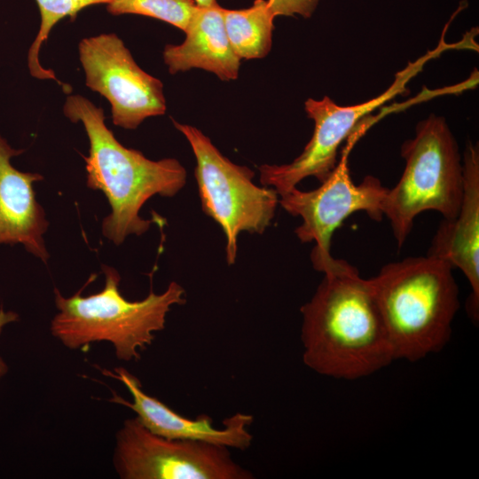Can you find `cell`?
I'll return each instance as SVG.
<instances>
[{
    "label": "cell",
    "instance_id": "obj_14",
    "mask_svg": "<svg viewBox=\"0 0 479 479\" xmlns=\"http://www.w3.org/2000/svg\"><path fill=\"white\" fill-rule=\"evenodd\" d=\"M185 33L181 44H168L163 51V59L171 75L200 68L223 81L237 79L241 59L228 40L223 7L218 4L208 7L197 5Z\"/></svg>",
    "mask_w": 479,
    "mask_h": 479
},
{
    "label": "cell",
    "instance_id": "obj_1",
    "mask_svg": "<svg viewBox=\"0 0 479 479\" xmlns=\"http://www.w3.org/2000/svg\"><path fill=\"white\" fill-rule=\"evenodd\" d=\"M310 258L324 278L300 310L304 365L344 380L369 376L389 365L395 358L370 279L331 254Z\"/></svg>",
    "mask_w": 479,
    "mask_h": 479
},
{
    "label": "cell",
    "instance_id": "obj_16",
    "mask_svg": "<svg viewBox=\"0 0 479 479\" xmlns=\"http://www.w3.org/2000/svg\"><path fill=\"white\" fill-rule=\"evenodd\" d=\"M110 0H35L41 16L40 28L27 54V65L32 76L38 79L58 81L51 69L43 68L39 62L42 43L47 40L52 27L65 18L74 20L83 9L107 4Z\"/></svg>",
    "mask_w": 479,
    "mask_h": 479
},
{
    "label": "cell",
    "instance_id": "obj_18",
    "mask_svg": "<svg viewBox=\"0 0 479 479\" xmlns=\"http://www.w3.org/2000/svg\"><path fill=\"white\" fill-rule=\"evenodd\" d=\"M319 0H267L269 9L274 17L299 14L310 18L316 10Z\"/></svg>",
    "mask_w": 479,
    "mask_h": 479
},
{
    "label": "cell",
    "instance_id": "obj_11",
    "mask_svg": "<svg viewBox=\"0 0 479 479\" xmlns=\"http://www.w3.org/2000/svg\"><path fill=\"white\" fill-rule=\"evenodd\" d=\"M102 373L121 381L131 396V402L114 391L111 402L124 405L136 413L137 419L151 432L171 439L200 441L241 451L248 449L253 441L249 428L254 421L250 414L237 412L223 420L216 428L211 417L201 414L189 419L178 414L154 397L142 389L139 380L123 367L114 371L103 369Z\"/></svg>",
    "mask_w": 479,
    "mask_h": 479
},
{
    "label": "cell",
    "instance_id": "obj_19",
    "mask_svg": "<svg viewBox=\"0 0 479 479\" xmlns=\"http://www.w3.org/2000/svg\"><path fill=\"white\" fill-rule=\"evenodd\" d=\"M19 320L18 313L12 310H4L3 306L0 307V335L5 326ZM8 365L0 357V380L7 373Z\"/></svg>",
    "mask_w": 479,
    "mask_h": 479
},
{
    "label": "cell",
    "instance_id": "obj_10",
    "mask_svg": "<svg viewBox=\"0 0 479 479\" xmlns=\"http://www.w3.org/2000/svg\"><path fill=\"white\" fill-rule=\"evenodd\" d=\"M354 140L350 139L341 161L318 188L301 191L294 187L279 194L281 207L302 220L295 229L298 239L303 243L316 242L310 255L330 254L334 231L351 214L365 211L375 221L383 216L382 206L389 188L373 176H366L359 185L350 177L348 156Z\"/></svg>",
    "mask_w": 479,
    "mask_h": 479
},
{
    "label": "cell",
    "instance_id": "obj_17",
    "mask_svg": "<svg viewBox=\"0 0 479 479\" xmlns=\"http://www.w3.org/2000/svg\"><path fill=\"white\" fill-rule=\"evenodd\" d=\"M196 7L195 0H110L106 4V11L112 15H142L169 23L184 32Z\"/></svg>",
    "mask_w": 479,
    "mask_h": 479
},
{
    "label": "cell",
    "instance_id": "obj_7",
    "mask_svg": "<svg viewBox=\"0 0 479 479\" xmlns=\"http://www.w3.org/2000/svg\"><path fill=\"white\" fill-rule=\"evenodd\" d=\"M113 463L122 479H252L229 448L200 441L171 439L130 418L115 434Z\"/></svg>",
    "mask_w": 479,
    "mask_h": 479
},
{
    "label": "cell",
    "instance_id": "obj_15",
    "mask_svg": "<svg viewBox=\"0 0 479 479\" xmlns=\"http://www.w3.org/2000/svg\"><path fill=\"white\" fill-rule=\"evenodd\" d=\"M226 35L240 59H262L271 51L274 16L267 0H255L246 9L223 8Z\"/></svg>",
    "mask_w": 479,
    "mask_h": 479
},
{
    "label": "cell",
    "instance_id": "obj_13",
    "mask_svg": "<svg viewBox=\"0 0 479 479\" xmlns=\"http://www.w3.org/2000/svg\"><path fill=\"white\" fill-rule=\"evenodd\" d=\"M23 152L12 148L0 135V244L20 243L46 263L50 255L43 235L49 222L33 188L43 177L12 165L11 159Z\"/></svg>",
    "mask_w": 479,
    "mask_h": 479
},
{
    "label": "cell",
    "instance_id": "obj_4",
    "mask_svg": "<svg viewBox=\"0 0 479 479\" xmlns=\"http://www.w3.org/2000/svg\"><path fill=\"white\" fill-rule=\"evenodd\" d=\"M102 271L105 286L96 294H82L95 275L70 297L54 289L58 313L51 323V334L70 349H83L93 342H108L118 359L137 361L140 351L153 342L154 333L164 329L171 307L186 302L185 289L172 281L161 294L150 290L143 300L130 302L120 292L119 272L105 264Z\"/></svg>",
    "mask_w": 479,
    "mask_h": 479
},
{
    "label": "cell",
    "instance_id": "obj_9",
    "mask_svg": "<svg viewBox=\"0 0 479 479\" xmlns=\"http://www.w3.org/2000/svg\"><path fill=\"white\" fill-rule=\"evenodd\" d=\"M79 55L86 85L108 100L114 125L134 130L145 119L165 114L162 82L136 63L115 34L82 39Z\"/></svg>",
    "mask_w": 479,
    "mask_h": 479
},
{
    "label": "cell",
    "instance_id": "obj_8",
    "mask_svg": "<svg viewBox=\"0 0 479 479\" xmlns=\"http://www.w3.org/2000/svg\"><path fill=\"white\" fill-rule=\"evenodd\" d=\"M444 50L445 47L440 43L436 50L410 63L397 74L396 80L387 90L366 102L342 106L326 96L320 100L308 98L304 109L315 124L310 140L292 162L260 166L263 186H270L280 194L296 187L308 177H315L320 183L323 182L337 164L340 145L354 133L360 120L397 95L404 93L408 82L421 70L423 65Z\"/></svg>",
    "mask_w": 479,
    "mask_h": 479
},
{
    "label": "cell",
    "instance_id": "obj_20",
    "mask_svg": "<svg viewBox=\"0 0 479 479\" xmlns=\"http://www.w3.org/2000/svg\"><path fill=\"white\" fill-rule=\"evenodd\" d=\"M198 6L208 7L217 4L216 0H195Z\"/></svg>",
    "mask_w": 479,
    "mask_h": 479
},
{
    "label": "cell",
    "instance_id": "obj_3",
    "mask_svg": "<svg viewBox=\"0 0 479 479\" xmlns=\"http://www.w3.org/2000/svg\"><path fill=\"white\" fill-rule=\"evenodd\" d=\"M453 266L432 257H409L370 279L395 360L415 362L449 342L459 310Z\"/></svg>",
    "mask_w": 479,
    "mask_h": 479
},
{
    "label": "cell",
    "instance_id": "obj_12",
    "mask_svg": "<svg viewBox=\"0 0 479 479\" xmlns=\"http://www.w3.org/2000/svg\"><path fill=\"white\" fill-rule=\"evenodd\" d=\"M463 198L457 216L440 224L428 256L449 262L459 268L469 282L471 306L469 312L478 318L479 305V153L477 145L469 143L463 160Z\"/></svg>",
    "mask_w": 479,
    "mask_h": 479
},
{
    "label": "cell",
    "instance_id": "obj_6",
    "mask_svg": "<svg viewBox=\"0 0 479 479\" xmlns=\"http://www.w3.org/2000/svg\"><path fill=\"white\" fill-rule=\"evenodd\" d=\"M172 122L192 147L202 210L223 229L226 262L233 264L239 234L263 233L274 217L279 196L271 187L254 184L255 173L223 155L199 129Z\"/></svg>",
    "mask_w": 479,
    "mask_h": 479
},
{
    "label": "cell",
    "instance_id": "obj_5",
    "mask_svg": "<svg viewBox=\"0 0 479 479\" xmlns=\"http://www.w3.org/2000/svg\"><path fill=\"white\" fill-rule=\"evenodd\" d=\"M405 161L397 184L389 189L382 206L399 247L415 217L427 210L453 220L463 198V166L456 140L443 117L431 114L418 123L415 137L401 148Z\"/></svg>",
    "mask_w": 479,
    "mask_h": 479
},
{
    "label": "cell",
    "instance_id": "obj_2",
    "mask_svg": "<svg viewBox=\"0 0 479 479\" xmlns=\"http://www.w3.org/2000/svg\"><path fill=\"white\" fill-rule=\"evenodd\" d=\"M63 111L71 122L82 123L89 138L87 186L101 191L111 208L102 221L103 235L115 245L142 235L153 221L139 216L141 208L156 194L175 196L186 183L185 169L176 159L152 161L122 145L106 127L103 109L82 96H68Z\"/></svg>",
    "mask_w": 479,
    "mask_h": 479
}]
</instances>
